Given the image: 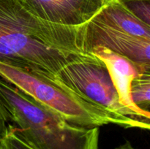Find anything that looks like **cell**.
<instances>
[{
    "instance_id": "1",
    "label": "cell",
    "mask_w": 150,
    "mask_h": 149,
    "mask_svg": "<svg viewBox=\"0 0 150 149\" xmlns=\"http://www.w3.org/2000/svg\"><path fill=\"white\" fill-rule=\"evenodd\" d=\"M83 25L65 26L38 18L18 0H0V62L49 78L83 49Z\"/></svg>"
},
{
    "instance_id": "11",
    "label": "cell",
    "mask_w": 150,
    "mask_h": 149,
    "mask_svg": "<svg viewBox=\"0 0 150 149\" xmlns=\"http://www.w3.org/2000/svg\"><path fill=\"white\" fill-rule=\"evenodd\" d=\"M4 149H34L23 139L17 128L13 124H8L7 133L0 141Z\"/></svg>"
},
{
    "instance_id": "12",
    "label": "cell",
    "mask_w": 150,
    "mask_h": 149,
    "mask_svg": "<svg viewBox=\"0 0 150 149\" xmlns=\"http://www.w3.org/2000/svg\"><path fill=\"white\" fill-rule=\"evenodd\" d=\"M8 121L5 111L2 105L0 103V141L6 135L7 128H8Z\"/></svg>"
},
{
    "instance_id": "4",
    "label": "cell",
    "mask_w": 150,
    "mask_h": 149,
    "mask_svg": "<svg viewBox=\"0 0 150 149\" xmlns=\"http://www.w3.org/2000/svg\"><path fill=\"white\" fill-rule=\"evenodd\" d=\"M54 80L108 110L145 121L122 104L107 66L91 53L70 60L57 72Z\"/></svg>"
},
{
    "instance_id": "9",
    "label": "cell",
    "mask_w": 150,
    "mask_h": 149,
    "mask_svg": "<svg viewBox=\"0 0 150 149\" xmlns=\"http://www.w3.org/2000/svg\"><path fill=\"white\" fill-rule=\"evenodd\" d=\"M130 96L136 108L150 115V73L142 74L132 81Z\"/></svg>"
},
{
    "instance_id": "13",
    "label": "cell",
    "mask_w": 150,
    "mask_h": 149,
    "mask_svg": "<svg viewBox=\"0 0 150 149\" xmlns=\"http://www.w3.org/2000/svg\"><path fill=\"white\" fill-rule=\"evenodd\" d=\"M113 149H137V148L133 147V146L131 145V143H130L129 141H126L125 143H123L122 145H120V146H118V147Z\"/></svg>"
},
{
    "instance_id": "8",
    "label": "cell",
    "mask_w": 150,
    "mask_h": 149,
    "mask_svg": "<svg viewBox=\"0 0 150 149\" xmlns=\"http://www.w3.org/2000/svg\"><path fill=\"white\" fill-rule=\"evenodd\" d=\"M92 19L115 30L150 39V26L135 17L118 0H106Z\"/></svg>"
},
{
    "instance_id": "3",
    "label": "cell",
    "mask_w": 150,
    "mask_h": 149,
    "mask_svg": "<svg viewBox=\"0 0 150 149\" xmlns=\"http://www.w3.org/2000/svg\"><path fill=\"white\" fill-rule=\"evenodd\" d=\"M0 77L73 125L100 128L114 124L125 129H149V123L108 110L46 76L0 62Z\"/></svg>"
},
{
    "instance_id": "2",
    "label": "cell",
    "mask_w": 150,
    "mask_h": 149,
    "mask_svg": "<svg viewBox=\"0 0 150 149\" xmlns=\"http://www.w3.org/2000/svg\"><path fill=\"white\" fill-rule=\"evenodd\" d=\"M0 103L34 149H98L100 128L73 125L0 77Z\"/></svg>"
},
{
    "instance_id": "10",
    "label": "cell",
    "mask_w": 150,
    "mask_h": 149,
    "mask_svg": "<svg viewBox=\"0 0 150 149\" xmlns=\"http://www.w3.org/2000/svg\"><path fill=\"white\" fill-rule=\"evenodd\" d=\"M138 19L150 26V0H118Z\"/></svg>"
},
{
    "instance_id": "5",
    "label": "cell",
    "mask_w": 150,
    "mask_h": 149,
    "mask_svg": "<svg viewBox=\"0 0 150 149\" xmlns=\"http://www.w3.org/2000/svg\"><path fill=\"white\" fill-rule=\"evenodd\" d=\"M83 37L85 53H89L95 47H102L129 58L150 72V39L115 30L92 18L83 25Z\"/></svg>"
},
{
    "instance_id": "7",
    "label": "cell",
    "mask_w": 150,
    "mask_h": 149,
    "mask_svg": "<svg viewBox=\"0 0 150 149\" xmlns=\"http://www.w3.org/2000/svg\"><path fill=\"white\" fill-rule=\"evenodd\" d=\"M89 53L100 58L107 66L122 104L131 110L142 120L149 122V114L141 111L133 103L130 96V86L135 78L150 72L144 70L129 58L102 47L93 48Z\"/></svg>"
},
{
    "instance_id": "14",
    "label": "cell",
    "mask_w": 150,
    "mask_h": 149,
    "mask_svg": "<svg viewBox=\"0 0 150 149\" xmlns=\"http://www.w3.org/2000/svg\"><path fill=\"white\" fill-rule=\"evenodd\" d=\"M0 149H4V147H3L2 145L1 144V143H0Z\"/></svg>"
},
{
    "instance_id": "6",
    "label": "cell",
    "mask_w": 150,
    "mask_h": 149,
    "mask_svg": "<svg viewBox=\"0 0 150 149\" xmlns=\"http://www.w3.org/2000/svg\"><path fill=\"white\" fill-rule=\"evenodd\" d=\"M38 18L65 26H81L89 22L106 0H18Z\"/></svg>"
}]
</instances>
